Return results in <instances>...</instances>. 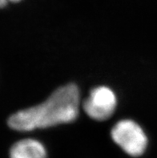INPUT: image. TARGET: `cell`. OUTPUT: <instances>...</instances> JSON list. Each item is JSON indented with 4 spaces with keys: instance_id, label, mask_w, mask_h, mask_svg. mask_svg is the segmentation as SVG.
Returning <instances> with one entry per match:
<instances>
[{
    "instance_id": "obj_1",
    "label": "cell",
    "mask_w": 157,
    "mask_h": 158,
    "mask_svg": "<svg viewBox=\"0 0 157 158\" xmlns=\"http://www.w3.org/2000/svg\"><path fill=\"white\" fill-rule=\"evenodd\" d=\"M80 104L78 87L68 84L56 89L42 104L12 114L7 120L8 125L18 132H29L71 123L77 118Z\"/></svg>"
},
{
    "instance_id": "obj_2",
    "label": "cell",
    "mask_w": 157,
    "mask_h": 158,
    "mask_svg": "<svg viewBox=\"0 0 157 158\" xmlns=\"http://www.w3.org/2000/svg\"><path fill=\"white\" fill-rule=\"evenodd\" d=\"M111 138L126 153L131 156H139L145 152L147 137L145 132L133 120H120L113 127Z\"/></svg>"
},
{
    "instance_id": "obj_3",
    "label": "cell",
    "mask_w": 157,
    "mask_h": 158,
    "mask_svg": "<svg viewBox=\"0 0 157 158\" xmlns=\"http://www.w3.org/2000/svg\"><path fill=\"white\" fill-rule=\"evenodd\" d=\"M117 104L115 92L111 88L100 86L92 89L84 103V112L93 120L103 121L110 118Z\"/></svg>"
},
{
    "instance_id": "obj_4",
    "label": "cell",
    "mask_w": 157,
    "mask_h": 158,
    "mask_svg": "<svg viewBox=\"0 0 157 158\" xmlns=\"http://www.w3.org/2000/svg\"><path fill=\"white\" fill-rule=\"evenodd\" d=\"M10 158H47V151L39 140L23 139L12 145Z\"/></svg>"
},
{
    "instance_id": "obj_5",
    "label": "cell",
    "mask_w": 157,
    "mask_h": 158,
    "mask_svg": "<svg viewBox=\"0 0 157 158\" xmlns=\"http://www.w3.org/2000/svg\"><path fill=\"white\" fill-rule=\"evenodd\" d=\"M7 2L5 0H0V8H2L4 6H6L7 5Z\"/></svg>"
},
{
    "instance_id": "obj_6",
    "label": "cell",
    "mask_w": 157,
    "mask_h": 158,
    "mask_svg": "<svg viewBox=\"0 0 157 158\" xmlns=\"http://www.w3.org/2000/svg\"><path fill=\"white\" fill-rule=\"evenodd\" d=\"M5 1L8 3V2H20L21 0H5Z\"/></svg>"
}]
</instances>
